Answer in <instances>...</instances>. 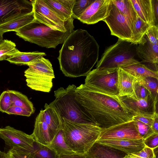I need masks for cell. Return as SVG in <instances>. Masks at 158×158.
Listing matches in <instances>:
<instances>
[{
	"label": "cell",
	"mask_w": 158,
	"mask_h": 158,
	"mask_svg": "<svg viewBox=\"0 0 158 158\" xmlns=\"http://www.w3.org/2000/svg\"><path fill=\"white\" fill-rule=\"evenodd\" d=\"M75 98L87 116L102 129L133 120L134 115L117 96L101 93L82 84Z\"/></svg>",
	"instance_id": "obj_1"
},
{
	"label": "cell",
	"mask_w": 158,
	"mask_h": 158,
	"mask_svg": "<svg viewBox=\"0 0 158 158\" xmlns=\"http://www.w3.org/2000/svg\"><path fill=\"white\" fill-rule=\"evenodd\" d=\"M99 52V45L86 30H74L59 52L60 69L67 77L86 76L98 62Z\"/></svg>",
	"instance_id": "obj_2"
},
{
	"label": "cell",
	"mask_w": 158,
	"mask_h": 158,
	"mask_svg": "<svg viewBox=\"0 0 158 158\" xmlns=\"http://www.w3.org/2000/svg\"><path fill=\"white\" fill-rule=\"evenodd\" d=\"M63 119L62 130L65 143L75 153L85 155L98 140L102 129L94 124Z\"/></svg>",
	"instance_id": "obj_3"
},
{
	"label": "cell",
	"mask_w": 158,
	"mask_h": 158,
	"mask_svg": "<svg viewBox=\"0 0 158 158\" xmlns=\"http://www.w3.org/2000/svg\"><path fill=\"white\" fill-rule=\"evenodd\" d=\"M72 23L65 32L53 30L35 19L16 31V34L26 41L47 48H56L63 44L74 31Z\"/></svg>",
	"instance_id": "obj_4"
},
{
	"label": "cell",
	"mask_w": 158,
	"mask_h": 158,
	"mask_svg": "<svg viewBox=\"0 0 158 158\" xmlns=\"http://www.w3.org/2000/svg\"><path fill=\"white\" fill-rule=\"evenodd\" d=\"M136 45L118 39L114 44L107 48L100 60L98 61L97 68H119L140 63L137 59Z\"/></svg>",
	"instance_id": "obj_5"
},
{
	"label": "cell",
	"mask_w": 158,
	"mask_h": 158,
	"mask_svg": "<svg viewBox=\"0 0 158 158\" xmlns=\"http://www.w3.org/2000/svg\"><path fill=\"white\" fill-rule=\"evenodd\" d=\"M76 87L74 85H69L65 89L60 87L54 91L55 99L49 104L56 109L63 118L77 123L94 124L75 98Z\"/></svg>",
	"instance_id": "obj_6"
},
{
	"label": "cell",
	"mask_w": 158,
	"mask_h": 158,
	"mask_svg": "<svg viewBox=\"0 0 158 158\" xmlns=\"http://www.w3.org/2000/svg\"><path fill=\"white\" fill-rule=\"evenodd\" d=\"M24 72L27 85L32 89L49 93L55 75L52 64L43 57L28 64Z\"/></svg>",
	"instance_id": "obj_7"
},
{
	"label": "cell",
	"mask_w": 158,
	"mask_h": 158,
	"mask_svg": "<svg viewBox=\"0 0 158 158\" xmlns=\"http://www.w3.org/2000/svg\"><path fill=\"white\" fill-rule=\"evenodd\" d=\"M118 69L96 68L86 76L84 84L91 89L118 96Z\"/></svg>",
	"instance_id": "obj_8"
},
{
	"label": "cell",
	"mask_w": 158,
	"mask_h": 158,
	"mask_svg": "<svg viewBox=\"0 0 158 158\" xmlns=\"http://www.w3.org/2000/svg\"><path fill=\"white\" fill-rule=\"evenodd\" d=\"M30 1L33 5L35 19L51 28L65 32L73 23L74 19L72 17L65 21L46 2L45 0Z\"/></svg>",
	"instance_id": "obj_9"
},
{
	"label": "cell",
	"mask_w": 158,
	"mask_h": 158,
	"mask_svg": "<svg viewBox=\"0 0 158 158\" xmlns=\"http://www.w3.org/2000/svg\"><path fill=\"white\" fill-rule=\"evenodd\" d=\"M103 21L108 26L111 35L133 44V31L131 26L126 18L112 2L109 15Z\"/></svg>",
	"instance_id": "obj_10"
},
{
	"label": "cell",
	"mask_w": 158,
	"mask_h": 158,
	"mask_svg": "<svg viewBox=\"0 0 158 158\" xmlns=\"http://www.w3.org/2000/svg\"><path fill=\"white\" fill-rule=\"evenodd\" d=\"M0 138L10 147L33 152L35 140L31 135L8 126L0 128Z\"/></svg>",
	"instance_id": "obj_11"
},
{
	"label": "cell",
	"mask_w": 158,
	"mask_h": 158,
	"mask_svg": "<svg viewBox=\"0 0 158 158\" xmlns=\"http://www.w3.org/2000/svg\"><path fill=\"white\" fill-rule=\"evenodd\" d=\"M33 12L30 1L0 0V25Z\"/></svg>",
	"instance_id": "obj_12"
},
{
	"label": "cell",
	"mask_w": 158,
	"mask_h": 158,
	"mask_svg": "<svg viewBox=\"0 0 158 158\" xmlns=\"http://www.w3.org/2000/svg\"><path fill=\"white\" fill-rule=\"evenodd\" d=\"M123 139H143L137 131L133 120L102 129L98 140Z\"/></svg>",
	"instance_id": "obj_13"
},
{
	"label": "cell",
	"mask_w": 158,
	"mask_h": 158,
	"mask_svg": "<svg viewBox=\"0 0 158 158\" xmlns=\"http://www.w3.org/2000/svg\"><path fill=\"white\" fill-rule=\"evenodd\" d=\"M127 108L134 115L152 116L158 114V100L150 95L143 99L135 100L129 96L119 97Z\"/></svg>",
	"instance_id": "obj_14"
},
{
	"label": "cell",
	"mask_w": 158,
	"mask_h": 158,
	"mask_svg": "<svg viewBox=\"0 0 158 158\" xmlns=\"http://www.w3.org/2000/svg\"><path fill=\"white\" fill-rule=\"evenodd\" d=\"M111 3V0H94L78 20L88 24H93L103 21L108 16Z\"/></svg>",
	"instance_id": "obj_15"
},
{
	"label": "cell",
	"mask_w": 158,
	"mask_h": 158,
	"mask_svg": "<svg viewBox=\"0 0 158 158\" xmlns=\"http://www.w3.org/2000/svg\"><path fill=\"white\" fill-rule=\"evenodd\" d=\"M137 56L143 62L154 65L158 70V45L152 43L144 35L140 42L136 45Z\"/></svg>",
	"instance_id": "obj_16"
},
{
	"label": "cell",
	"mask_w": 158,
	"mask_h": 158,
	"mask_svg": "<svg viewBox=\"0 0 158 158\" xmlns=\"http://www.w3.org/2000/svg\"><path fill=\"white\" fill-rule=\"evenodd\" d=\"M127 154L120 150L96 141L85 156V158H124Z\"/></svg>",
	"instance_id": "obj_17"
},
{
	"label": "cell",
	"mask_w": 158,
	"mask_h": 158,
	"mask_svg": "<svg viewBox=\"0 0 158 158\" xmlns=\"http://www.w3.org/2000/svg\"><path fill=\"white\" fill-rule=\"evenodd\" d=\"M97 141L101 144L118 149L127 154L139 152L145 147L143 139L98 140Z\"/></svg>",
	"instance_id": "obj_18"
},
{
	"label": "cell",
	"mask_w": 158,
	"mask_h": 158,
	"mask_svg": "<svg viewBox=\"0 0 158 158\" xmlns=\"http://www.w3.org/2000/svg\"><path fill=\"white\" fill-rule=\"evenodd\" d=\"M44 107L43 112L44 118L48 127L51 141L59 131L62 128L63 119L53 106L46 103Z\"/></svg>",
	"instance_id": "obj_19"
},
{
	"label": "cell",
	"mask_w": 158,
	"mask_h": 158,
	"mask_svg": "<svg viewBox=\"0 0 158 158\" xmlns=\"http://www.w3.org/2000/svg\"><path fill=\"white\" fill-rule=\"evenodd\" d=\"M31 135L35 141L39 143L48 146L51 143L48 128L45 120L43 110H40L35 118L34 129Z\"/></svg>",
	"instance_id": "obj_20"
},
{
	"label": "cell",
	"mask_w": 158,
	"mask_h": 158,
	"mask_svg": "<svg viewBox=\"0 0 158 158\" xmlns=\"http://www.w3.org/2000/svg\"><path fill=\"white\" fill-rule=\"evenodd\" d=\"M138 17L150 27L156 25L152 0H131Z\"/></svg>",
	"instance_id": "obj_21"
},
{
	"label": "cell",
	"mask_w": 158,
	"mask_h": 158,
	"mask_svg": "<svg viewBox=\"0 0 158 158\" xmlns=\"http://www.w3.org/2000/svg\"><path fill=\"white\" fill-rule=\"evenodd\" d=\"M135 78L121 68L118 69V97L130 96L133 93V83Z\"/></svg>",
	"instance_id": "obj_22"
},
{
	"label": "cell",
	"mask_w": 158,
	"mask_h": 158,
	"mask_svg": "<svg viewBox=\"0 0 158 158\" xmlns=\"http://www.w3.org/2000/svg\"><path fill=\"white\" fill-rule=\"evenodd\" d=\"M111 1L127 20L133 32L138 16L131 0H111Z\"/></svg>",
	"instance_id": "obj_23"
},
{
	"label": "cell",
	"mask_w": 158,
	"mask_h": 158,
	"mask_svg": "<svg viewBox=\"0 0 158 158\" xmlns=\"http://www.w3.org/2000/svg\"><path fill=\"white\" fill-rule=\"evenodd\" d=\"M75 0H45L46 2L65 21L70 18Z\"/></svg>",
	"instance_id": "obj_24"
},
{
	"label": "cell",
	"mask_w": 158,
	"mask_h": 158,
	"mask_svg": "<svg viewBox=\"0 0 158 158\" xmlns=\"http://www.w3.org/2000/svg\"><path fill=\"white\" fill-rule=\"evenodd\" d=\"M137 79L150 77L158 79V72L153 70L141 63L133 64L121 68Z\"/></svg>",
	"instance_id": "obj_25"
},
{
	"label": "cell",
	"mask_w": 158,
	"mask_h": 158,
	"mask_svg": "<svg viewBox=\"0 0 158 158\" xmlns=\"http://www.w3.org/2000/svg\"><path fill=\"white\" fill-rule=\"evenodd\" d=\"M35 19L33 12L16 18L0 25V30L4 33L14 31H16Z\"/></svg>",
	"instance_id": "obj_26"
},
{
	"label": "cell",
	"mask_w": 158,
	"mask_h": 158,
	"mask_svg": "<svg viewBox=\"0 0 158 158\" xmlns=\"http://www.w3.org/2000/svg\"><path fill=\"white\" fill-rule=\"evenodd\" d=\"M46 55L44 52L38 51L28 52L19 51L6 60L11 63L16 64L27 65L28 64Z\"/></svg>",
	"instance_id": "obj_27"
},
{
	"label": "cell",
	"mask_w": 158,
	"mask_h": 158,
	"mask_svg": "<svg viewBox=\"0 0 158 158\" xmlns=\"http://www.w3.org/2000/svg\"><path fill=\"white\" fill-rule=\"evenodd\" d=\"M48 146L53 150L58 156L63 154H71L75 153L65 143L64 139L62 128L57 132Z\"/></svg>",
	"instance_id": "obj_28"
},
{
	"label": "cell",
	"mask_w": 158,
	"mask_h": 158,
	"mask_svg": "<svg viewBox=\"0 0 158 158\" xmlns=\"http://www.w3.org/2000/svg\"><path fill=\"white\" fill-rule=\"evenodd\" d=\"M12 102V106L23 108L32 114L34 113L35 109L32 102L27 97L18 91L8 90Z\"/></svg>",
	"instance_id": "obj_29"
},
{
	"label": "cell",
	"mask_w": 158,
	"mask_h": 158,
	"mask_svg": "<svg viewBox=\"0 0 158 158\" xmlns=\"http://www.w3.org/2000/svg\"><path fill=\"white\" fill-rule=\"evenodd\" d=\"M19 52L15 44L10 40H4L0 43V61L7 60Z\"/></svg>",
	"instance_id": "obj_30"
},
{
	"label": "cell",
	"mask_w": 158,
	"mask_h": 158,
	"mask_svg": "<svg viewBox=\"0 0 158 158\" xmlns=\"http://www.w3.org/2000/svg\"><path fill=\"white\" fill-rule=\"evenodd\" d=\"M137 80L140 85L148 90L155 100H158V79L152 77H148Z\"/></svg>",
	"instance_id": "obj_31"
},
{
	"label": "cell",
	"mask_w": 158,
	"mask_h": 158,
	"mask_svg": "<svg viewBox=\"0 0 158 158\" xmlns=\"http://www.w3.org/2000/svg\"><path fill=\"white\" fill-rule=\"evenodd\" d=\"M150 26L138 17L133 32V43L139 44L146 34Z\"/></svg>",
	"instance_id": "obj_32"
},
{
	"label": "cell",
	"mask_w": 158,
	"mask_h": 158,
	"mask_svg": "<svg viewBox=\"0 0 158 158\" xmlns=\"http://www.w3.org/2000/svg\"><path fill=\"white\" fill-rule=\"evenodd\" d=\"M33 153L35 158H58V155L48 146L39 143L35 141L34 143Z\"/></svg>",
	"instance_id": "obj_33"
},
{
	"label": "cell",
	"mask_w": 158,
	"mask_h": 158,
	"mask_svg": "<svg viewBox=\"0 0 158 158\" xmlns=\"http://www.w3.org/2000/svg\"><path fill=\"white\" fill-rule=\"evenodd\" d=\"M94 0H75L72 9V16L78 19Z\"/></svg>",
	"instance_id": "obj_34"
},
{
	"label": "cell",
	"mask_w": 158,
	"mask_h": 158,
	"mask_svg": "<svg viewBox=\"0 0 158 158\" xmlns=\"http://www.w3.org/2000/svg\"><path fill=\"white\" fill-rule=\"evenodd\" d=\"M150 95H151L148 90L140 85L135 78L133 83V93L132 95L129 97L138 100L145 98Z\"/></svg>",
	"instance_id": "obj_35"
},
{
	"label": "cell",
	"mask_w": 158,
	"mask_h": 158,
	"mask_svg": "<svg viewBox=\"0 0 158 158\" xmlns=\"http://www.w3.org/2000/svg\"><path fill=\"white\" fill-rule=\"evenodd\" d=\"M133 120L138 133L143 139L154 133L151 126L137 120Z\"/></svg>",
	"instance_id": "obj_36"
},
{
	"label": "cell",
	"mask_w": 158,
	"mask_h": 158,
	"mask_svg": "<svg viewBox=\"0 0 158 158\" xmlns=\"http://www.w3.org/2000/svg\"><path fill=\"white\" fill-rule=\"evenodd\" d=\"M153 149L145 147L140 151L127 154L124 158H154Z\"/></svg>",
	"instance_id": "obj_37"
},
{
	"label": "cell",
	"mask_w": 158,
	"mask_h": 158,
	"mask_svg": "<svg viewBox=\"0 0 158 158\" xmlns=\"http://www.w3.org/2000/svg\"><path fill=\"white\" fill-rule=\"evenodd\" d=\"M9 158H35L33 152L13 148L7 152Z\"/></svg>",
	"instance_id": "obj_38"
},
{
	"label": "cell",
	"mask_w": 158,
	"mask_h": 158,
	"mask_svg": "<svg viewBox=\"0 0 158 158\" xmlns=\"http://www.w3.org/2000/svg\"><path fill=\"white\" fill-rule=\"evenodd\" d=\"M12 105V102L9 92L7 90L3 91L0 95V111L5 113Z\"/></svg>",
	"instance_id": "obj_39"
},
{
	"label": "cell",
	"mask_w": 158,
	"mask_h": 158,
	"mask_svg": "<svg viewBox=\"0 0 158 158\" xmlns=\"http://www.w3.org/2000/svg\"><path fill=\"white\" fill-rule=\"evenodd\" d=\"M152 44L158 45V26L153 25L149 27L145 35Z\"/></svg>",
	"instance_id": "obj_40"
},
{
	"label": "cell",
	"mask_w": 158,
	"mask_h": 158,
	"mask_svg": "<svg viewBox=\"0 0 158 158\" xmlns=\"http://www.w3.org/2000/svg\"><path fill=\"white\" fill-rule=\"evenodd\" d=\"M5 113L9 114H15L27 117L30 116L32 114L25 109L14 106H11Z\"/></svg>",
	"instance_id": "obj_41"
},
{
	"label": "cell",
	"mask_w": 158,
	"mask_h": 158,
	"mask_svg": "<svg viewBox=\"0 0 158 158\" xmlns=\"http://www.w3.org/2000/svg\"><path fill=\"white\" fill-rule=\"evenodd\" d=\"M143 140L146 147L152 149L158 147V133H154Z\"/></svg>",
	"instance_id": "obj_42"
},
{
	"label": "cell",
	"mask_w": 158,
	"mask_h": 158,
	"mask_svg": "<svg viewBox=\"0 0 158 158\" xmlns=\"http://www.w3.org/2000/svg\"><path fill=\"white\" fill-rule=\"evenodd\" d=\"M154 116V115L152 116H148L135 115L133 116V119L137 120L151 127L153 121Z\"/></svg>",
	"instance_id": "obj_43"
},
{
	"label": "cell",
	"mask_w": 158,
	"mask_h": 158,
	"mask_svg": "<svg viewBox=\"0 0 158 158\" xmlns=\"http://www.w3.org/2000/svg\"><path fill=\"white\" fill-rule=\"evenodd\" d=\"M152 2L155 19L156 25L158 26V0H152Z\"/></svg>",
	"instance_id": "obj_44"
},
{
	"label": "cell",
	"mask_w": 158,
	"mask_h": 158,
	"mask_svg": "<svg viewBox=\"0 0 158 158\" xmlns=\"http://www.w3.org/2000/svg\"><path fill=\"white\" fill-rule=\"evenodd\" d=\"M58 158H85V155L74 153L71 154L59 155Z\"/></svg>",
	"instance_id": "obj_45"
},
{
	"label": "cell",
	"mask_w": 158,
	"mask_h": 158,
	"mask_svg": "<svg viewBox=\"0 0 158 158\" xmlns=\"http://www.w3.org/2000/svg\"><path fill=\"white\" fill-rule=\"evenodd\" d=\"M154 133H158V114L155 113L153 123L151 126Z\"/></svg>",
	"instance_id": "obj_46"
},
{
	"label": "cell",
	"mask_w": 158,
	"mask_h": 158,
	"mask_svg": "<svg viewBox=\"0 0 158 158\" xmlns=\"http://www.w3.org/2000/svg\"><path fill=\"white\" fill-rule=\"evenodd\" d=\"M0 158H9L7 153L0 151Z\"/></svg>",
	"instance_id": "obj_47"
},
{
	"label": "cell",
	"mask_w": 158,
	"mask_h": 158,
	"mask_svg": "<svg viewBox=\"0 0 158 158\" xmlns=\"http://www.w3.org/2000/svg\"><path fill=\"white\" fill-rule=\"evenodd\" d=\"M154 153V158H158V147L153 149Z\"/></svg>",
	"instance_id": "obj_48"
},
{
	"label": "cell",
	"mask_w": 158,
	"mask_h": 158,
	"mask_svg": "<svg viewBox=\"0 0 158 158\" xmlns=\"http://www.w3.org/2000/svg\"><path fill=\"white\" fill-rule=\"evenodd\" d=\"M4 33L0 30V43L3 40V34Z\"/></svg>",
	"instance_id": "obj_49"
},
{
	"label": "cell",
	"mask_w": 158,
	"mask_h": 158,
	"mask_svg": "<svg viewBox=\"0 0 158 158\" xmlns=\"http://www.w3.org/2000/svg\"></svg>",
	"instance_id": "obj_50"
}]
</instances>
